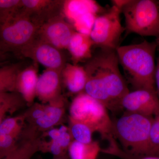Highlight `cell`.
<instances>
[{"mask_svg": "<svg viewBox=\"0 0 159 159\" xmlns=\"http://www.w3.org/2000/svg\"><path fill=\"white\" fill-rule=\"evenodd\" d=\"M99 48L84 66L87 76L84 92L117 112L122 110V99L129 90L119 70L116 50Z\"/></svg>", "mask_w": 159, "mask_h": 159, "instance_id": "6da1fadb", "label": "cell"}, {"mask_svg": "<svg viewBox=\"0 0 159 159\" xmlns=\"http://www.w3.org/2000/svg\"><path fill=\"white\" fill-rule=\"evenodd\" d=\"M62 84L70 93L77 94L84 91L87 76L84 67L67 63L61 71Z\"/></svg>", "mask_w": 159, "mask_h": 159, "instance_id": "2e32d148", "label": "cell"}, {"mask_svg": "<svg viewBox=\"0 0 159 159\" xmlns=\"http://www.w3.org/2000/svg\"><path fill=\"white\" fill-rule=\"evenodd\" d=\"M23 68L21 63H10L0 67V79L18 74Z\"/></svg>", "mask_w": 159, "mask_h": 159, "instance_id": "484cf974", "label": "cell"}, {"mask_svg": "<svg viewBox=\"0 0 159 159\" xmlns=\"http://www.w3.org/2000/svg\"><path fill=\"white\" fill-rule=\"evenodd\" d=\"M73 25L61 13L47 21L40 27L35 39L60 50L67 49L75 32Z\"/></svg>", "mask_w": 159, "mask_h": 159, "instance_id": "9c48e42d", "label": "cell"}, {"mask_svg": "<svg viewBox=\"0 0 159 159\" xmlns=\"http://www.w3.org/2000/svg\"><path fill=\"white\" fill-rule=\"evenodd\" d=\"M25 103V99L17 92L0 94V125Z\"/></svg>", "mask_w": 159, "mask_h": 159, "instance_id": "ffe728a7", "label": "cell"}, {"mask_svg": "<svg viewBox=\"0 0 159 159\" xmlns=\"http://www.w3.org/2000/svg\"><path fill=\"white\" fill-rule=\"evenodd\" d=\"M54 159H70V158H69V156L65 154L64 155L61 156L54 157Z\"/></svg>", "mask_w": 159, "mask_h": 159, "instance_id": "4dcf8cb0", "label": "cell"}, {"mask_svg": "<svg viewBox=\"0 0 159 159\" xmlns=\"http://www.w3.org/2000/svg\"><path fill=\"white\" fill-rule=\"evenodd\" d=\"M25 116H10L0 125V159H3L16 148L24 129Z\"/></svg>", "mask_w": 159, "mask_h": 159, "instance_id": "4fadbf2b", "label": "cell"}, {"mask_svg": "<svg viewBox=\"0 0 159 159\" xmlns=\"http://www.w3.org/2000/svg\"><path fill=\"white\" fill-rule=\"evenodd\" d=\"M153 117L125 112L113 121V133L122 149L133 159L148 155L149 133Z\"/></svg>", "mask_w": 159, "mask_h": 159, "instance_id": "277c9868", "label": "cell"}, {"mask_svg": "<svg viewBox=\"0 0 159 159\" xmlns=\"http://www.w3.org/2000/svg\"><path fill=\"white\" fill-rule=\"evenodd\" d=\"M22 11L41 27L52 18L63 13L64 1L22 0Z\"/></svg>", "mask_w": 159, "mask_h": 159, "instance_id": "7c38bea8", "label": "cell"}, {"mask_svg": "<svg viewBox=\"0 0 159 159\" xmlns=\"http://www.w3.org/2000/svg\"><path fill=\"white\" fill-rule=\"evenodd\" d=\"M121 107L125 112L154 117L159 114V98L155 91H129L122 99Z\"/></svg>", "mask_w": 159, "mask_h": 159, "instance_id": "8fae6325", "label": "cell"}, {"mask_svg": "<svg viewBox=\"0 0 159 159\" xmlns=\"http://www.w3.org/2000/svg\"><path fill=\"white\" fill-rule=\"evenodd\" d=\"M125 31L143 36L159 35V6L153 0H129L122 9Z\"/></svg>", "mask_w": 159, "mask_h": 159, "instance_id": "8992f818", "label": "cell"}, {"mask_svg": "<svg viewBox=\"0 0 159 159\" xmlns=\"http://www.w3.org/2000/svg\"><path fill=\"white\" fill-rule=\"evenodd\" d=\"M22 7V0H0V19L17 11Z\"/></svg>", "mask_w": 159, "mask_h": 159, "instance_id": "cb8c5ba5", "label": "cell"}, {"mask_svg": "<svg viewBox=\"0 0 159 159\" xmlns=\"http://www.w3.org/2000/svg\"><path fill=\"white\" fill-rule=\"evenodd\" d=\"M19 73L0 79V94L16 92V78Z\"/></svg>", "mask_w": 159, "mask_h": 159, "instance_id": "d4e9b609", "label": "cell"}, {"mask_svg": "<svg viewBox=\"0 0 159 159\" xmlns=\"http://www.w3.org/2000/svg\"><path fill=\"white\" fill-rule=\"evenodd\" d=\"M10 55L3 50L0 45V67L10 64Z\"/></svg>", "mask_w": 159, "mask_h": 159, "instance_id": "4316f807", "label": "cell"}, {"mask_svg": "<svg viewBox=\"0 0 159 159\" xmlns=\"http://www.w3.org/2000/svg\"><path fill=\"white\" fill-rule=\"evenodd\" d=\"M129 0H113L111 2L112 3V6H116L122 11V8L129 2Z\"/></svg>", "mask_w": 159, "mask_h": 159, "instance_id": "f1b7e54d", "label": "cell"}, {"mask_svg": "<svg viewBox=\"0 0 159 159\" xmlns=\"http://www.w3.org/2000/svg\"><path fill=\"white\" fill-rule=\"evenodd\" d=\"M40 27L20 9L0 19V45L7 53L20 57L36 37Z\"/></svg>", "mask_w": 159, "mask_h": 159, "instance_id": "5b68a950", "label": "cell"}, {"mask_svg": "<svg viewBox=\"0 0 159 159\" xmlns=\"http://www.w3.org/2000/svg\"><path fill=\"white\" fill-rule=\"evenodd\" d=\"M35 133L31 129L28 133L24 131L16 148L3 159H31L41 147Z\"/></svg>", "mask_w": 159, "mask_h": 159, "instance_id": "ac0fdd59", "label": "cell"}, {"mask_svg": "<svg viewBox=\"0 0 159 159\" xmlns=\"http://www.w3.org/2000/svg\"><path fill=\"white\" fill-rule=\"evenodd\" d=\"M154 81L156 91L159 98V56L157 60V64L156 65Z\"/></svg>", "mask_w": 159, "mask_h": 159, "instance_id": "83f0119b", "label": "cell"}, {"mask_svg": "<svg viewBox=\"0 0 159 159\" xmlns=\"http://www.w3.org/2000/svg\"><path fill=\"white\" fill-rule=\"evenodd\" d=\"M61 71L47 69L39 77L36 97L43 102H50L61 98Z\"/></svg>", "mask_w": 159, "mask_h": 159, "instance_id": "5bb4252c", "label": "cell"}, {"mask_svg": "<svg viewBox=\"0 0 159 159\" xmlns=\"http://www.w3.org/2000/svg\"><path fill=\"white\" fill-rule=\"evenodd\" d=\"M136 159H159V156H146Z\"/></svg>", "mask_w": 159, "mask_h": 159, "instance_id": "f546056e", "label": "cell"}, {"mask_svg": "<svg viewBox=\"0 0 159 159\" xmlns=\"http://www.w3.org/2000/svg\"><path fill=\"white\" fill-rule=\"evenodd\" d=\"M122 11L112 6L96 18L89 36L94 46L116 50L125 28L121 24Z\"/></svg>", "mask_w": 159, "mask_h": 159, "instance_id": "52a82bcc", "label": "cell"}, {"mask_svg": "<svg viewBox=\"0 0 159 159\" xmlns=\"http://www.w3.org/2000/svg\"><path fill=\"white\" fill-rule=\"evenodd\" d=\"M64 105V100L61 97L48 105H45L43 115L33 122V125L42 130H47L56 125L63 116Z\"/></svg>", "mask_w": 159, "mask_h": 159, "instance_id": "d6986e66", "label": "cell"}, {"mask_svg": "<svg viewBox=\"0 0 159 159\" xmlns=\"http://www.w3.org/2000/svg\"><path fill=\"white\" fill-rule=\"evenodd\" d=\"M94 43L89 34L75 31L69 42L68 50L74 64L89 59L93 56L92 49Z\"/></svg>", "mask_w": 159, "mask_h": 159, "instance_id": "e0dca14e", "label": "cell"}, {"mask_svg": "<svg viewBox=\"0 0 159 159\" xmlns=\"http://www.w3.org/2000/svg\"><path fill=\"white\" fill-rule=\"evenodd\" d=\"M70 129L71 135L75 141L83 143L89 144L93 142V131L85 124L70 120Z\"/></svg>", "mask_w": 159, "mask_h": 159, "instance_id": "7402d4cb", "label": "cell"}, {"mask_svg": "<svg viewBox=\"0 0 159 159\" xmlns=\"http://www.w3.org/2000/svg\"><path fill=\"white\" fill-rule=\"evenodd\" d=\"M102 148L97 141L85 144L73 140L69 146L70 159H97Z\"/></svg>", "mask_w": 159, "mask_h": 159, "instance_id": "44dd1931", "label": "cell"}, {"mask_svg": "<svg viewBox=\"0 0 159 159\" xmlns=\"http://www.w3.org/2000/svg\"><path fill=\"white\" fill-rule=\"evenodd\" d=\"M156 42L144 40L139 44L119 46L116 52L119 64L134 90L147 89L156 91Z\"/></svg>", "mask_w": 159, "mask_h": 159, "instance_id": "3957f363", "label": "cell"}, {"mask_svg": "<svg viewBox=\"0 0 159 159\" xmlns=\"http://www.w3.org/2000/svg\"><path fill=\"white\" fill-rule=\"evenodd\" d=\"M107 110L102 103L83 92L77 94L71 102L69 119L85 124L94 133H98L102 140L108 143L104 153L122 159H133L117 144L113 133V121Z\"/></svg>", "mask_w": 159, "mask_h": 159, "instance_id": "7a4b0ae2", "label": "cell"}, {"mask_svg": "<svg viewBox=\"0 0 159 159\" xmlns=\"http://www.w3.org/2000/svg\"><path fill=\"white\" fill-rule=\"evenodd\" d=\"M157 44V48H159V35L157 37V41L156 42Z\"/></svg>", "mask_w": 159, "mask_h": 159, "instance_id": "1f68e13d", "label": "cell"}, {"mask_svg": "<svg viewBox=\"0 0 159 159\" xmlns=\"http://www.w3.org/2000/svg\"><path fill=\"white\" fill-rule=\"evenodd\" d=\"M37 63L23 68L18 74L16 92L20 94L27 104H32L36 97V86L38 76Z\"/></svg>", "mask_w": 159, "mask_h": 159, "instance_id": "9a60e30c", "label": "cell"}, {"mask_svg": "<svg viewBox=\"0 0 159 159\" xmlns=\"http://www.w3.org/2000/svg\"><path fill=\"white\" fill-rule=\"evenodd\" d=\"M148 156H159V114L153 117L151 126Z\"/></svg>", "mask_w": 159, "mask_h": 159, "instance_id": "603a6c76", "label": "cell"}, {"mask_svg": "<svg viewBox=\"0 0 159 159\" xmlns=\"http://www.w3.org/2000/svg\"><path fill=\"white\" fill-rule=\"evenodd\" d=\"M106 10L95 1H64L63 14L75 31L89 34L96 18Z\"/></svg>", "mask_w": 159, "mask_h": 159, "instance_id": "ba28073f", "label": "cell"}, {"mask_svg": "<svg viewBox=\"0 0 159 159\" xmlns=\"http://www.w3.org/2000/svg\"><path fill=\"white\" fill-rule=\"evenodd\" d=\"M21 56L51 70L62 71L67 63L61 50L35 38L21 51Z\"/></svg>", "mask_w": 159, "mask_h": 159, "instance_id": "30bf717a", "label": "cell"}]
</instances>
